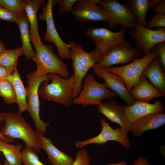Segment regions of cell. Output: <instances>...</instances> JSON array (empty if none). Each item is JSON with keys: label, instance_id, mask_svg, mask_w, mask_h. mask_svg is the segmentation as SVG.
I'll list each match as a JSON object with an SVG mask.
<instances>
[{"label": "cell", "instance_id": "obj_20", "mask_svg": "<svg viewBox=\"0 0 165 165\" xmlns=\"http://www.w3.org/2000/svg\"><path fill=\"white\" fill-rule=\"evenodd\" d=\"M129 93L134 101L147 103H149L154 98L165 96L154 87L143 75Z\"/></svg>", "mask_w": 165, "mask_h": 165}, {"label": "cell", "instance_id": "obj_17", "mask_svg": "<svg viewBox=\"0 0 165 165\" xmlns=\"http://www.w3.org/2000/svg\"><path fill=\"white\" fill-rule=\"evenodd\" d=\"M98 112L105 116L112 122L118 123L128 133L130 132V126L126 119L123 105H121L114 99H109L97 106Z\"/></svg>", "mask_w": 165, "mask_h": 165}, {"label": "cell", "instance_id": "obj_33", "mask_svg": "<svg viewBox=\"0 0 165 165\" xmlns=\"http://www.w3.org/2000/svg\"><path fill=\"white\" fill-rule=\"evenodd\" d=\"M72 165H91L88 151L83 149L77 153L76 157Z\"/></svg>", "mask_w": 165, "mask_h": 165}, {"label": "cell", "instance_id": "obj_29", "mask_svg": "<svg viewBox=\"0 0 165 165\" xmlns=\"http://www.w3.org/2000/svg\"><path fill=\"white\" fill-rule=\"evenodd\" d=\"M21 154L24 165H46L39 160L36 152L29 147L25 146Z\"/></svg>", "mask_w": 165, "mask_h": 165}, {"label": "cell", "instance_id": "obj_3", "mask_svg": "<svg viewBox=\"0 0 165 165\" xmlns=\"http://www.w3.org/2000/svg\"><path fill=\"white\" fill-rule=\"evenodd\" d=\"M50 80H46L40 84L38 90L39 97L44 100L68 107L72 103V91L75 76L73 74L67 78L58 74L49 73Z\"/></svg>", "mask_w": 165, "mask_h": 165}, {"label": "cell", "instance_id": "obj_31", "mask_svg": "<svg viewBox=\"0 0 165 165\" xmlns=\"http://www.w3.org/2000/svg\"><path fill=\"white\" fill-rule=\"evenodd\" d=\"M77 0H52L53 6L58 4V15L61 16L65 13H69L73 10V6Z\"/></svg>", "mask_w": 165, "mask_h": 165}, {"label": "cell", "instance_id": "obj_27", "mask_svg": "<svg viewBox=\"0 0 165 165\" xmlns=\"http://www.w3.org/2000/svg\"><path fill=\"white\" fill-rule=\"evenodd\" d=\"M24 53L22 47L12 50H6L0 54V65L4 67L15 69L16 68L18 58Z\"/></svg>", "mask_w": 165, "mask_h": 165}, {"label": "cell", "instance_id": "obj_22", "mask_svg": "<svg viewBox=\"0 0 165 165\" xmlns=\"http://www.w3.org/2000/svg\"><path fill=\"white\" fill-rule=\"evenodd\" d=\"M14 88L18 105V112L21 113L27 109L26 89L20 78L18 69L16 68L14 72L6 78Z\"/></svg>", "mask_w": 165, "mask_h": 165}, {"label": "cell", "instance_id": "obj_36", "mask_svg": "<svg viewBox=\"0 0 165 165\" xmlns=\"http://www.w3.org/2000/svg\"><path fill=\"white\" fill-rule=\"evenodd\" d=\"M152 5L151 8L156 13L165 14V0H152Z\"/></svg>", "mask_w": 165, "mask_h": 165}, {"label": "cell", "instance_id": "obj_16", "mask_svg": "<svg viewBox=\"0 0 165 165\" xmlns=\"http://www.w3.org/2000/svg\"><path fill=\"white\" fill-rule=\"evenodd\" d=\"M123 108L127 122L129 126L138 119L150 114L163 113L165 110L162 102L160 101L151 104L135 101L132 105H123Z\"/></svg>", "mask_w": 165, "mask_h": 165}, {"label": "cell", "instance_id": "obj_37", "mask_svg": "<svg viewBox=\"0 0 165 165\" xmlns=\"http://www.w3.org/2000/svg\"><path fill=\"white\" fill-rule=\"evenodd\" d=\"M15 69L6 68L0 65V79L6 78L12 74Z\"/></svg>", "mask_w": 165, "mask_h": 165}, {"label": "cell", "instance_id": "obj_7", "mask_svg": "<svg viewBox=\"0 0 165 165\" xmlns=\"http://www.w3.org/2000/svg\"><path fill=\"white\" fill-rule=\"evenodd\" d=\"M98 4L105 10L106 22L109 27L116 29L118 25L131 29L137 23L134 15L127 4L117 0H99Z\"/></svg>", "mask_w": 165, "mask_h": 165}, {"label": "cell", "instance_id": "obj_41", "mask_svg": "<svg viewBox=\"0 0 165 165\" xmlns=\"http://www.w3.org/2000/svg\"><path fill=\"white\" fill-rule=\"evenodd\" d=\"M5 49V45L0 39V54L4 51Z\"/></svg>", "mask_w": 165, "mask_h": 165}, {"label": "cell", "instance_id": "obj_10", "mask_svg": "<svg viewBox=\"0 0 165 165\" xmlns=\"http://www.w3.org/2000/svg\"><path fill=\"white\" fill-rule=\"evenodd\" d=\"M141 54L136 47L124 40L108 52L92 68H106L119 64L126 65L139 58Z\"/></svg>", "mask_w": 165, "mask_h": 165}, {"label": "cell", "instance_id": "obj_26", "mask_svg": "<svg viewBox=\"0 0 165 165\" xmlns=\"http://www.w3.org/2000/svg\"><path fill=\"white\" fill-rule=\"evenodd\" d=\"M23 145L18 144L13 145L0 140V149L6 159L12 165H22L21 150Z\"/></svg>", "mask_w": 165, "mask_h": 165}, {"label": "cell", "instance_id": "obj_18", "mask_svg": "<svg viewBox=\"0 0 165 165\" xmlns=\"http://www.w3.org/2000/svg\"><path fill=\"white\" fill-rule=\"evenodd\" d=\"M38 136L40 147L46 152L52 165H72L75 161L73 158L56 148L50 138H46L39 133Z\"/></svg>", "mask_w": 165, "mask_h": 165}, {"label": "cell", "instance_id": "obj_28", "mask_svg": "<svg viewBox=\"0 0 165 165\" xmlns=\"http://www.w3.org/2000/svg\"><path fill=\"white\" fill-rule=\"evenodd\" d=\"M0 96L9 104L17 103L15 91L11 83L6 78L0 79Z\"/></svg>", "mask_w": 165, "mask_h": 165}, {"label": "cell", "instance_id": "obj_34", "mask_svg": "<svg viewBox=\"0 0 165 165\" xmlns=\"http://www.w3.org/2000/svg\"><path fill=\"white\" fill-rule=\"evenodd\" d=\"M152 51L156 53L160 63L165 70V41L156 44L152 48Z\"/></svg>", "mask_w": 165, "mask_h": 165}, {"label": "cell", "instance_id": "obj_1", "mask_svg": "<svg viewBox=\"0 0 165 165\" xmlns=\"http://www.w3.org/2000/svg\"><path fill=\"white\" fill-rule=\"evenodd\" d=\"M2 113L4 121L0 129L2 134L13 142L16 139H21L26 146L38 152L41 149L38 133L26 122L21 113L9 112Z\"/></svg>", "mask_w": 165, "mask_h": 165}, {"label": "cell", "instance_id": "obj_11", "mask_svg": "<svg viewBox=\"0 0 165 165\" xmlns=\"http://www.w3.org/2000/svg\"><path fill=\"white\" fill-rule=\"evenodd\" d=\"M129 33L135 41L136 48L145 55L149 53L156 44L165 41V28L154 30L136 23Z\"/></svg>", "mask_w": 165, "mask_h": 165}, {"label": "cell", "instance_id": "obj_35", "mask_svg": "<svg viewBox=\"0 0 165 165\" xmlns=\"http://www.w3.org/2000/svg\"><path fill=\"white\" fill-rule=\"evenodd\" d=\"M19 15L11 11L0 6V20L12 22L16 23Z\"/></svg>", "mask_w": 165, "mask_h": 165}, {"label": "cell", "instance_id": "obj_9", "mask_svg": "<svg viewBox=\"0 0 165 165\" xmlns=\"http://www.w3.org/2000/svg\"><path fill=\"white\" fill-rule=\"evenodd\" d=\"M100 122L101 126V132L97 136L85 140L75 141L74 145L76 148H82L93 144L101 145L109 141H114L119 142L126 149L130 148L131 144L126 131L120 127L113 128L104 118L101 119Z\"/></svg>", "mask_w": 165, "mask_h": 165}, {"label": "cell", "instance_id": "obj_40", "mask_svg": "<svg viewBox=\"0 0 165 165\" xmlns=\"http://www.w3.org/2000/svg\"><path fill=\"white\" fill-rule=\"evenodd\" d=\"M105 165H127V163L124 160L117 163H107Z\"/></svg>", "mask_w": 165, "mask_h": 165}, {"label": "cell", "instance_id": "obj_15", "mask_svg": "<svg viewBox=\"0 0 165 165\" xmlns=\"http://www.w3.org/2000/svg\"><path fill=\"white\" fill-rule=\"evenodd\" d=\"M94 73L99 78L103 79L107 87L120 97L127 105H133L135 101L130 96L122 78L119 75L111 72L105 68H93Z\"/></svg>", "mask_w": 165, "mask_h": 165}, {"label": "cell", "instance_id": "obj_6", "mask_svg": "<svg viewBox=\"0 0 165 165\" xmlns=\"http://www.w3.org/2000/svg\"><path fill=\"white\" fill-rule=\"evenodd\" d=\"M117 96L109 89L105 83L98 82L94 76L88 74L84 78L82 89L78 95L73 99L72 103L84 107L90 105H98L105 99H111Z\"/></svg>", "mask_w": 165, "mask_h": 165}, {"label": "cell", "instance_id": "obj_8", "mask_svg": "<svg viewBox=\"0 0 165 165\" xmlns=\"http://www.w3.org/2000/svg\"><path fill=\"white\" fill-rule=\"evenodd\" d=\"M157 57L156 53L152 51L149 53L126 65L112 66L105 68L109 72L117 74L122 78L130 93L133 86L139 81L148 65Z\"/></svg>", "mask_w": 165, "mask_h": 165}, {"label": "cell", "instance_id": "obj_2", "mask_svg": "<svg viewBox=\"0 0 165 165\" xmlns=\"http://www.w3.org/2000/svg\"><path fill=\"white\" fill-rule=\"evenodd\" d=\"M30 39L36 51L35 56L31 58L37 66L36 74L54 73L64 78L70 77L68 65L54 53L52 46L44 44L41 38L30 36Z\"/></svg>", "mask_w": 165, "mask_h": 165}, {"label": "cell", "instance_id": "obj_21", "mask_svg": "<svg viewBox=\"0 0 165 165\" xmlns=\"http://www.w3.org/2000/svg\"><path fill=\"white\" fill-rule=\"evenodd\" d=\"M142 75L155 88L165 95V73L158 57L151 61L144 69Z\"/></svg>", "mask_w": 165, "mask_h": 165}, {"label": "cell", "instance_id": "obj_45", "mask_svg": "<svg viewBox=\"0 0 165 165\" xmlns=\"http://www.w3.org/2000/svg\"><path fill=\"white\" fill-rule=\"evenodd\" d=\"M157 165V164H156V165Z\"/></svg>", "mask_w": 165, "mask_h": 165}, {"label": "cell", "instance_id": "obj_44", "mask_svg": "<svg viewBox=\"0 0 165 165\" xmlns=\"http://www.w3.org/2000/svg\"><path fill=\"white\" fill-rule=\"evenodd\" d=\"M1 152V150L0 149V153Z\"/></svg>", "mask_w": 165, "mask_h": 165}, {"label": "cell", "instance_id": "obj_13", "mask_svg": "<svg viewBox=\"0 0 165 165\" xmlns=\"http://www.w3.org/2000/svg\"><path fill=\"white\" fill-rule=\"evenodd\" d=\"M53 6L52 0H48L47 3L43 5L42 13L39 16L40 20H44L46 23V30L44 38L46 41L54 43L57 49V54L61 60L70 59V50L68 44L60 37L54 24Z\"/></svg>", "mask_w": 165, "mask_h": 165}, {"label": "cell", "instance_id": "obj_4", "mask_svg": "<svg viewBox=\"0 0 165 165\" xmlns=\"http://www.w3.org/2000/svg\"><path fill=\"white\" fill-rule=\"evenodd\" d=\"M68 45L74 71L75 80L72 91V97L74 99L81 91L83 81L87 72L102 59L104 55L95 49L89 53L86 52L81 45L73 41H69Z\"/></svg>", "mask_w": 165, "mask_h": 165}, {"label": "cell", "instance_id": "obj_23", "mask_svg": "<svg viewBox=\"0 0 165 165\" xmlns=\"http://www.w3.org/2000/svg\"><path fill=\"white\" fill-rule=\"evenodd\" d=\"M20 30L22 47L26 58L29 60L35 55L31 44L30 36L29 33L30 23L26 13L19 15L16 23Z\"/></svg>", "mask_w": 165, "mask_h": 165}, {"label": "cell", "instance_id": "obj_39", "mask_svg": "<svg viewBox=\"0 0 165 165\" xmlns=\"http://www.w3.org/2000/svg\"><path fill=\"white\" fill-rule=\"evenodd\" d=\"M4 121V118L2 114V112H0V122H2ZM0 140L3 141H4L8 142L11 143L13 142L12 141L8 140L5 138L1 133L0 131Z\"/></svg>", "mask_w": 165, "mask_h": 165}, {"label": "cell", "instance_id": "obj_19", "mask_svg": "<svg viewBox=\"0 0 165 165\" xmlns=\"http://www.w3.org/2000/svg\"><path fill=\"white\" fill-rule=\"evenodd\" d=\"M165 123V114L164 112L149 115L138 119L130 125V131L133 135L138 137L145 131L159 128Z\"/></svg>", "mask_w": 165, "mask_h": 165}, {"label": "cell", "instance_id": "obj_24", "mask_svg": "<svg viewBox=\"0 0 165 165\" xmlns=\"http://www.w3.org/2000/svg\"><path fill=\"white\" fill-rule=\"evenodd\" d=\"M25 2V12L30 25L29 29L30 36L40 38L37 19V13L40 6L46 4L45 1L26 0Z\"/></svg>", "mask_w": 165, "mask_h": 165}, {"label": "cell", "instance_id": "obj_30", "mask_svg": "<svg viewBox=\"0 0 165 165\" xmlns=\"http://www.w3.org/2000/svg\"><path fill=\"white\" fill-rule=\"evenodd\" d=\"M0 6L20 15L26 13L25 2L23 0H0Z\"/></svg>", "mask_w": 165, "mask_h": 165}, {"label": "cell", "instance_id": "obj_43", "mask_svg": "<svg viewBox=\"0 0 165 165\" xmlns=\"http://www.w3.org/2000/svg\"><path fill=\"white\" fill-rule=\"evenodd\" d=\"M0 165H2V164H1L0 163Z\"/></svg>", "mask_w": 165, "mask_h": 165}, {"label": "cell", "instance_id": "obj_38", "mask_svg": "<svg viewBox=\"0 0 165 165\" xmlns=\"http://www.w3.org/2000/svg\"><path fill=\"white\" fill-rule=\"evenodd\" d=\"M132 165H150V164L147 159L141 156L136 159Z\"/></svg>", "mask_w": 165, "mask_h": 165}, {"label": "cell", "instance_id": "obj_12", "mask_svg": "<svg viewBox=\"0 0 165 165\" xmlns=\"http://www.w3.org/2000/svg\"><path fill=\"white\" fill-rule=\"evenodd\" d=\"M126 29L122 27L117 32H113L104 27H90L86 31L96 46L95 49L104 55L119 43L125 40Z\"/></svg>", "mask_w": 165, "mask_h": 165}, {"label": "cell", "instance_id": "obj_25", "mask_svg": "<svg viewBox=\"0 0 165 165\" xmlns=\"http://www.w3.org/2000/svg\"><path fill=\"white\" fill-rule=\"evenodd\" d=\"M127 4L136 18L137 23L146 27V16L152 6V0H129Z\"/></svg>", "mask_w": 165, "mask_h": 165}, {"label": "cell", "instance_id": "obj_42", "mask_svg": "<svg viewBox=\"0 0 165 165\" xmlns=\"http://www.w3.org/2000/svg\"><path fill=\"white\" fill-rule=\"evenodd\" d=\"M4 165H12L10 164L6 159L4 161Z\"/></svg>", "mask_w": 165, "mask_h": 165}, {"label": "cell", "instance_id": "obj_14", "mask_svg": "<svg viewBox=\"0 0 165 165\" xmlns=\"http://www.w3.org/2000/svg\"><path fill=\"white\" fill-rule=\"evenodd\" d=\"M99 0H79L75 3L72 14L81 23L105 21L107 20L104 9L97 5Z\"/></svg>", "mask_w": 165, "mask_h": 165}, {"label": "cell", "instance_id": "obj_5", "mask_svg": "<svg viewBox=\"0 0 165 165\" xmlns=\"http://www.w3.org/2000/svg\"><path fill=\"white\" fill-rule=\"evenodd\" d=\"M35 71V70L28 73L26 76L27 86L25 89L27 110L34 123L35 130L38 132L43 134L46 132V128L50 123L42 121L40 118V104L38 92L41 82L44 80H50V77L48 74L36 75Z\"/></svg>", "mask_w": 165, "mask_h": 165}, {"label": "cell", "instance_id": "obj_32", "mask_svg": "<svg viewBox=\"0 0 165 165\" xmlns=\"http://www.w3.org/2000/svg\"><path fill=\"white\" fill-rule=\"evenodd\" d=\"M146 27L150 29L154 28H165V14L156 13L154 14L147 22Z\"/></svg>", "mask_w": 165, "mask_h": 165}]
</instances>
